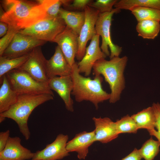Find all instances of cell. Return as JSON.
I'll list each match as a JSON object with an SVG mask.
<instances>
[{
    "label": "cell",
    "mask_w": 160,
    "mask_h": 160,
    "mask_svg": "<svg viewBox=\"0 0 160 160\" xmlns=\"http://www.w3.org/2000/svg\"><path fill=\"white\" fill-rule=\"evenodd\" d=\"M1 2L5 11L0 15V21L20 31L49 18L45 6L37 1L5 0Z\"/></svg>",
    "instance_id": "cell-1"
},
{
    "label": "cell",
    "mask_w": 160,
    "mask_h": 160,
    "mask_svg": "<svg viewBox=\"0 0 160 160\" xmlns=\"http://www.w3.org/2000/svg\"><path fill=\"white\" fill-rule=\"evenodd\" d=\"M128 58L115 57L107 60L105 59L97 60L94 65L93 74L102 75L109 85L111 92L109 100L110 103H114L120 99L121 93L125 87L124 71Z\"/></svg>",
    "instance_id": "cell-2"
},
{
    "label": "cell",
    "mask_w": 160,
    "mask_h": 160,
    "mask_svg": "<svg viewBox=\"0 0 160 160\" xmlns=\"http://www.w3.org/2000/svg\"><path fill=\"white\" fill-rule=\"evenodd\" d=\"M71 76L73 83L71 94L76 102L90 101L97 109L99 103L109 100L110 94L103 89L102 85L103 79L101 75H95L93 79L83 76L80 74L76 62L72 66Z\"/></svg>",
    "instance_id": "cell-3"
},
{
    "label": "cell",
    "mask_w": 160,
    "mask_h": 160,
    "mask_svg": "<svg viewBox=\"0 0 160 160\" xmlns=\"http://www.w3.org/2000/svg\"><path fill=\"white\" fill-rule=\"evenodd\" d=\"M54 97L48 93L20 95L16 102L7 111L0 113V116L14 120L25 139L28 140L31 133L28 121L30 114L36 107L53 100Z\"/></svg>",
    "instance_id": "cell-4"
},
{
    "label": "cell",
    "mask_w": 160,
    "mask_h": 160,
    "mask_svg": "<svg viewBox=\"0 0 160 160\" xmlns=\"http://www.w3.org/2000/svg\"><path fill=\"white\" fill-rule=\"evenodd\" d=\"M6 75L12 89L19 95L48 93L54 96L48 84L36 81L24 71L15 69Z\"/></svg>",
    "instance_id": "cell-5"
},
{
    "label": "cell",
    "mask_w": 160,
    "mask_h": 160,
    "mask_svg": "<svg viewBox=\"0 0 160 160\" xmlns=\"http://www.w3.org/2000/svg\"><path fill=\"white\" fill-rule=\"evenodd\" d=\"M66 26L64 20L59 15L55 17L41 20L18 32L46 42H53Z\"/></svg>",
    "instance_id": "cell-6"
},
{
    "label": "cell",
    "mask_w": 160,
    "mask_h": 160,
    "mask_svg": "<svg viewBox=\"0 0 160 160\" xmlns=\"http://www.w3.org/2000/svg\"><path fill=\"white\" fill-rule=\"evenodd\" d=\"M121 9L115 8L110 12L99 13L96 22L95 28L97 34L101 36L102 44L100 47L102 52L110 59L119 57L122 51V47L113 43L111 36V26L113 15L120 12Z\"/></svg>",
    "instance_id": "cell-7"
},
{
    "label": "cell",
    "mask_w": 160,
    "mask_h": 160,
    "mask_svg": "<svg viewBox=\"0 0 160 160\" xmlns=\"http://www.w3.org/2000/svg\"><path fill=\"white\" fill-rule=\"evenodd\" d=\"M41 46L36 47L29 53L26 61L18 69L25 72L37 81L48 84L49 79L46 71L47 60Z\"/></svg>",
    "instance_id": "cell-8"
},
{
    "label": "cell",
    "mask_w": 160,
    "mask_h": 160,
    "mask_svg": "<svg viewBox=\"0 0 160 160\" xmlns=\"http://www.w3.org/2000/svg\"><path fill=\"white\" fill-rule=\"evenodd\" d=\"M46 42L18 32L1 56L9 59L20 57L28 54L36 47L41 46Z\"/></svg>",
    "instance_id": "cell-9"
},
{
    "label": "cell",
    "mask_w": 160,
    "mask_h": 160,
    "mask_svg": "<svg viewBox=\"0 0 160 160\" xmlns=\"http://www.w3.org/2000/svg\"><path fill=\"white\" fill-rule=\"evenodd\" d=\"M84 12L85 21L78 37V49L76 56L77 60L79 61L85 55L87 42L97 34L95 25L99 14L97 10L88 5Z\"/></svg>",
    "instance_id": "cell-10"
},
{
    "label": "cell",
    "mask_w": 160,
    "mask_h": 160,
    "mask_svg": "<svg viewBox=\"0 0 160 160\" xmlns=\"http://www.w3.org/2000/svg\"><path fill=\"white\" fill-rule=\"evenodd\" d=\"M68 135H58L55 140L41 151L34 153L31 160H59L69 155L66 146L68 139Z\"/></svg>",
    "instance_id": "cell-11"
},
{
    "label": "cell",
    "mask_w": 160,
    "mask_h": 160,
    "mask_svg": "<svg viewBox=\"0 0 160 160\" xmlns=\"http://www.w3.org/2000/svg\"><path fill=\"white\" fill-rule=\"evenodd\" d=\"M78 36L79 35L72 29L66 26L53 42L57 44L68 62L72 67L76 63L75 58L78 49Z\"/></svg>",
    "instance_id": "cell-12"
},
{
    "label": "cell",
    "mask_w": 160,
    "mask_h": 160,
    "mask_svg": "<svg viewBox=\"0 0 160 160\" xmlns=\"http://www.w3.org/2000/svg\"><path fill=\"white\" fill-rule=\"evenodd\" d=\"M100 36L96 34L93 37L86 47L84 57L77 63L80 73H84L86 76L90 75L94 65L97 60L105 59L107 56L99 46Z\"/></svg>",
    "instance_id": "cell-13"
},
{
    "label": "cell",
    "mask_w": 160,
    "mask_h": 160,
    "mask_svg": "<svg viewBox=\"0 0 160 160\" xmlns=\"http://www.w3.org/2000/svg\"><path fill=\"white\" fill-rule=\"evenodd\" d=\"M48 85L55 91L63 101L67 110L73 112V102L71 97L73 83L71 76H55L49 79Z\"/></svg>",
    "instance_id": "cell-14"
},
{
    "label": "cell",
    "mask_w": 160,
    "mask_h": 160,
    "mask_svg": "<svg viewBox=\"0 0 160 160\" xmlns=\"http://www.w3.org/2000/svg\"><path fill=\"white\" fill-rule=\"evenodd\" d=\"M18 137H9L4 149L0 152V160H31L34 153L21 145Z\"/></svg>",
    "instance_id": "cell-15"
},
{
    "label": "cell",
    "mask_w": 160,
    "mask_h": 160,
    "mask_svg": "<svg viewBox=\"0 0 160 160\" xmlns=\"http://www.w3.org/2000/svg\"><path fill=\"white\" fill-rule=\"evenodd\" d=\"M72 67L69 64L59 47L55 49V53L46 64L47 76L49 79L59 76H71Z\"/></svg>",
    "instance_id": "cell-16"
},
{
    "label": "cell",
    "mask_w": 160,
    "mask_h": 160,
    "mask_svg": "<svg viewBox=\"0 0 160 160\" xmlns=\"http://www.w3.org/2000/svg\"><path fill=\"white\" fill-rule=\"evenodd\" d=\"M95 131H83L76 134L71 140L68 141L66 148L69 152H76L79 159H84L88 153L89 148L94 142Z\"/></svg>",
    "instance_id": "cell-17"
},
{
    "label": "cell",
    "mask_w": 160,
    "mask_h": 160,
    "mask_svg": "<svg viewBox=\"0 0 160 160\" xmlns=\"http://www.w3.org/2000/svg\"><path fill=\"white\" fill-rule=\"evenodd\" d=\"M95 129V141L103 143L109 142L117 138L119 135L116 128L115 122L108 117H94Z\"/></svg>",
    "instance_id": "cell-18"
},
{
    "label": "cell",
    "mask_w": 160,
    "mask_h": 160,
    "mask_svg": "<svg viewBox=\"0 0 160 160\" xmlns=\"http://www.w3.org/2000/svg\"><path fill=\"white\" fill-rule=\"evenodd\" d=\"M0 113L9 109L17 100L19 95L11 88L5 75L0 79Z\"/></svg>",
    "instance_id": "cell-19"
},
{
    "label": "cell",
    "mask_w": 160,
    "mask_h": 160,
    "mask_svg": "<svg viewBox=\"0 0 160 160\" xmlns=\"http://www.w3.org/2000/svg\"><path fill=\"white\" fill-rule=\"evenodd\" d=\"M59 15L64 20L66 26L79 35L85 21L84 11H70L61 8Z\"/></svg>",
    "instance_id": "cell-20"
},
{
    "label": "cell",
    "mask_w": 160,
    "mask_h": 160,
    "mask_svg": "<svg viewBox=\"0 0 160 160\" xmlns=\"http://www.w3.org/2000/svg\"><path fill=\"white\" fill-rule=\"evenodd\" d=\"M138 129H146L149 133L155 130L156 120L152 106L149 107L131 116Z\"/></svg>",
    "instance_id": "cell-21"
},
{
    "label": "cell",
    "mask_w": 160,
    "mask_h": 160,
    "mask_svg": "<svg viewBox=\"0 0 160 160\" xmlns=\"http://www.w3.org/2000/svg\"><path fill=\"white\" fill-rule=\"evenodd\" d=\"M136 30L138 36L144 39H154L160 31V22L145 20L137 22Z\"/></svg>",
    "instance_id": "cell-22"
},
{
    "label": "cell",
    "mask_w": 160,
    "mask_h": 160,
    "mask_svg": "<svg viewBox=\"0 0 160 160\" xmlns=\"http://www.w3.org/2000/svg\"><path fill=\"white\" fill-rule=\"evenodd\" d=\"M135 7H150L160 9V0H121L114 5L115 8L130 10Z\"/></svg>",
    "instance_id": "cell-23"
},
{
    "label": "cell",
    "mask_w": 160,
    "mask_h": 160,
    "mask_svg": "<svg viewBox=\"0 0 160 160\" xmlns=\"http://www.w3.org/2000/svg\"><path fill=\"white\" fill-rule=\"evenodd\" d=\"M28 54L14 58L9 59L0 56V79L9 71L20 67L28 59Z\"/></svg>",
    "instance_id": "cell-24"
},
{
    "label": "cell",
    "mask_w": 160,
    "mask_h": 160,
    "mask_svg": "<svg viewBox=\"0 0 160 160\" xmlns=\"http://www.w3.org/2000/svg\"><path fill=\"white\" fill-rule=\"evenodd\" d=\"M137 22L151 20L160 22V9L142 7H135L130 10Z\"/></svg>",
    "instance_id": "cell-25"
},
{
    "label": "cell",
    "mask_w": 160,
    "mask_h": 160,
    "mask_svg": "<svg viewBox=\"0 0 160 160\" xmlns=\"http://www.w3.org/2000/svg\"><path fill=\"white\" fill-rule=\"evenodd\" d=\"M160 143L152 137L145 141L139 149L142 158L145 160H153L160 151Z\"/></svg>",
    "instance_id": "cell-26"
},
{
    "label": "cell",
    "mask_w": 160,
    "mask_h": 160,
    "mask_svg": "<svg viewBox=\"0 0 160 160\" xmlns=\"http://www.w3.org/2000/svg\"><path fill=\"white\" fill-rule=\"evenodd\" d=\"M115 123L119 134L122 133H136L138 129L134 120L131 116L128 115L117 120Z\"/></svg>",
    "instance_id": "cell-27"
},
{
    "label": "cell",
    "mask_w": 160,
    "mask_h": 160,
    "mask_svg": "<svg viewBox=\"0 0 160 160\" xmlns=\"http://www.w3.org/2000/svg\"><path fill=\"white\" fill-rule=\"evenodd\" d=\"M117 0H97L93 1L88 6L97 10L100 13L111 12Z\"/></svg>",
    "instance_id": "cell-28"
},
{
    "label": "cell",
    "mask_w": 160,
    "mask_h": 160,
    "mask_svg": "<svg viewBox=\"0 0 160 160\" xmlns=\"http://www.w3.org/2000/svg\"><path fill=\"white\" fill-rule=\"evenodd\" d=\"M47 7V14L49 18L56 17L59 15L62 0H41Z\"/></svg>",
    "instance_id": "cell-29"
},
{
    "label": "cell",
    "mask_w": 160,
    "mask_h": 160,
    "mask_svg": "<svg viewBox=\"0 0 160 160\" xmlns=\"http://www.w3.org/2000/svg\"><path fill=\"white\" fill-rule=\"evenodd\" d=\"M8 27L7 33L0 39V56L2 55L15 36L20 31L12 26L8 25Z\"/></svg>",
    "instance_id": "cell-30"
},
{
    "label": "cell",
    "mask_w": 160,
    "mask_h": 160,
    "mask_svg": "<svg viewBox=\"0 0 160 160\" xmlns=\"http://www.w3.org/2000/svg\"><path fill=\"white\" fill-rule=\"evenodd\" d=\"M154 112L156 118V130L149 133L150 135L155 136L160 143V104L153 103L151 106Z\"/></svg>",
    "instance_id": "cell-31"
},
{
    "label": "cell",
    "mask_w": 160,
    "mask_h": 160,
    "mask_svg": "<svg viewBox=\"0 0 160 160\" xmlns=\"http://www.w3.org/2000/svg\"><path fill=\"white\" fill-rule=\"evenodd\" d=\"M93 1L91 0H74L67 8L76 10H84L86 7Z\"/></svg>",
    "instance_id": "cell-32"
},
{
    "label": "cell",
    "mask_w": 160,
    "mask_h": 160,
    "mask_svg": "<svg viewBox=\"0 0 160 160\" xmlns=\"http://www.w3.org/2000/svg\"><path fill=\"white\" fill-rule=\"evenodd\" d=\"M10 131L8 130L0 132V152L5 148L9 137Z\"/></svg>",
    "instance_id": "cell-33"
},
{
    "label": "cell",
    "mask_w": 160,
    "mask_h": 160,
    "mask_svg": "<svg viewBox=\"0 0 160 160\" xmlns=\"http://www.w3.org/2000/svg\"><path fill=\"white\" fill-rule=\"evenodd\" d=\"M142 158L139 149L135 148L130 153L121 160H141Z\"/></svg>",
    "instance_id": "cell-34"
},
{
    "label": "cell",
    "mask_w": 160,
    "mask_h": 160,
    "mask_svg": "<svg viewBox=\"0 0 160 160\" xmlns=\"http://www.w3.org/2000/svg\"><path fill=\"white\" fill-rule=\"evenodd\" d=\"M8 25L6 23L0 21V37L4 36L7 33L8 29Z\"/></svg>",
    "instance_id": "cell-35"
},
{
    "label": "cell",
    "mask_w": 160,
    "mask_h": 160,
    "mask_svg": "<svg viewBox=\"0 0 160 160\" xmlns=\"http://www.w3.org/2000/svg\"><path fill=\"white\" fill-rule=\"evenodd\" d=\"M6 118L5 117L0 116V123H1L4 121Z\"/></svg>",
    "instance_id": "cell-36"
}]
</instances>
